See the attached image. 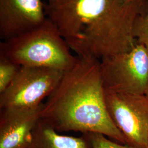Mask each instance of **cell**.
Listing matches in <instances>:
<instances>
[{
  "label": "cell",
  "mask_w": 148,
  "mask_h": 148,
  "mask_svg": "<svg viewBox=\"0 0 148 148\" xmlns=\"http://www.w3.org/2000/svg\"><path fill=\"white\" fill-rule=\"evenodd\" d=\"M46 16L42 0H0V38L5 41L29 32Z\"/></svg>",
  "instance_id": "cell-7"
},
{
  "label": "cell",
  "mask_w": 148,
  "mask_h": 148,
  "mask_svg": "<svg viewBox=\"0 0 148 148\" xmlns=\"http://www.w3.org/2000/svg\"><path fill=\"white\" fill-rule=\"evenodd\" d=\"M144 2L126 0H47L48 18L77 57L101 60L137 45L133 29Z\"/></svg>",
  "instance_id": "cell-1"
},
{
  "label": "cell",
  "mask_w": 148,
  "mask_h": 148,
  "mask_svg": "<svg viewBox=\"0 0 148 148\" xmlns=\"http://www.w3.org/2000/svg\"><path fill=\"white\" fill-rule=\"evenodd\" d=\"M127 2H144V1H148V0H126Z\"/></svg>",
  "instance_id": "cell-13"
},
{
  "label": "cell",
  "mask_w": 148,
  "mask_h": 148,
  "mask_svg": "<svg viewBox=\"0 0 148 148\" xmlns=\"http://www.w3.org/2000/svg\"><path fill=\"white\" fill-rule=\"evenodd\" d=\"M64 73L48 68L21 66L11 84L0 94V109L38 107L57 88Z\"/></svg>",
  "instance_id": "cell-4"
},
{
  "label": "cell",
  "mask_w": 148,
  "mask_h": 148,
  "mask_svg": "<svg viewBox=\"0 0 148 148\" xmlns=\"http://www.w3.org/2000/svg\"><path fill=\"white\" fill-rule=\"evenodd\" d=\"M70 48L48 18L39 27L1 43L0 53L21 66L66 72L76 63Z\"/></svg>",
  "instance_id": "cell-3"
},
{
  "label": "cell",
  "mask_w": 148,
  "mask_h": 148,
  "mask_svg": "<svg viewBox=\"0 0 148 148\" xmlns=\"http://www.w3.org/2000/svg\"><path fill=\"white\" fill-rule=\"evenodd\" d=\"M112 120L128 145L148 148V99L145 95L105 90Z\"/></svg>",
  "instance_id": "cell-6"
},
{
  "label": "cell",
  "mask_w": 148,
  "mask_h": 148,
  "mask_svg": "<svg viewBox=\"0 0 148 148\" xmlns=\"http://www.w3.org/2000/svg\"><path fill=\"white\" fill-rule=\"evenodd\" d=\"M40 119L57 132L99 133L127 145L108 110L101 61L78 57L57 88L43 103Z\"/></svg>",
  "instance_id": "cell-2"
},
{
  "label": "cell",
  "mask_w": 148,
  "mask_h": 148,
  "mask_svg": "<svg viewBox=\"0 0 148 148\" xmlns=\"http://www.w3.org/2000/svg\"><path fill=\"white\" fill-rule=\"evenodd\" d=\"M84 134L88 138L92 148H134L111 141L106 136L99 133H87Z\"/></svg>",
  "instance_id": "cell-12"
},
{
  "label": "cell",
  "mask_w": 148,
  "mask_h": 148,
  "mask_svg": "<svg viewBox=\"0 0 148 148\" xmlns=\"http://www.w3.org/2000/svg\"><path fill=\"white\" fill-rule=\"evenodd\" d=\"M21 67L0 53V94L11 84Z\"/></svg>",
  "instance_id": "cell-10"
},
{
  "label": "cell",
  "mask_w": 148,
  "mask_h": 148,
  "mask_svg": "<svg viewBox=\"0 0 148 148\" xmlns=\"http://www.w3.org/2000/svg\"><path fill=\"white\" fill-rule=\"evenodd\" d=\"M145 95H146V97L148 98V86H147V90H146V92H145Z\"/></svg>",
  "instance_id": "cell-14"
},
{
  "label": "cell",
  "mask_w": 148,
  "mask_h": 148,
  "mask_svg": "<svg viewBox=\"0 0 148 148\" xmlns=\"http://www.w3.org/2000/svg\"><path fill=\"white\" fill-rule=\"evenodd\" d=\"M101 61L105 90L145 95L148 82V51L138 44L130 51Z\"/></svg>",
  "instance_id": "cell-5"
},
{
  "label": "cell",
  "mask_w": 148,
  "mask_h": 148,
  "mask_svg": "<svg viewBox=\"0 0 148 148\" xmlns=\"http://www.w3.org/2000/svg\"><path fill=\"white\" fill-rule=\"evenodd\" d=\"M42 120L33 130L31 142L27 148H92L85 134L75 137L59 134Z\"/></svg>",
  "instance_id": "cell-9"
},
{
  "label": "cell",
  "mask_w": 148,
  "mask_h": 148,
  "mask_svg": "<svg viewBox=\"0 0 148 148\" xmlns=\"http://www.w3.org/2000/svg\"><path fill=\"white\" fill-rule=\"evenodd\" d=\"M133 34L137 43L143 45L148 51V9L138 16L134 23Z\"/></svg>",
  "instance_id": "cell-11"
},
{
  "label": "cell",
  "mask_w": 148,
  "mask_h": 148,
  "mask_svg": "<svg viewBox=\"0 0 148 148\" xmlns=\"http://www.w3.org/2000/svg\"><path fill=\"white\" fill-rule=\"evenodd\" d=\"M42 106L32 109L1 110L0 148H27L40 119Z\"/></svg>",
  "instance_id": "cell-8"
}]
</instances>
